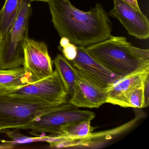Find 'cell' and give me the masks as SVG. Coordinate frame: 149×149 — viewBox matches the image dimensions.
Segmentation results:
<instances>
[{
    "instance_id": "cell-1",
    "label": "cell",
    "mask_w": 149,
    "mask_h": 149,
    "mask_svg": "<svg viewBox=\"0 0 149 149\" xmlns=\"http://www.w3.org/2000/svg\"><path fill=\"white\" fill-rule=\"evenodd\" d=\"M52 21L61 38L85 47L108 39L112 24L101 4L84 12L74 6L69 0H48Z\"/></svg>"
},
{
    "instance_id": "cell-2",
    "label": "cell",
    "mask_w": 149,
    "mask_h": 149,
    "mask_svg": "<svg viewBox=\"0 0 149 149\" xmlns=\"http://www.w3.org/2000/svg\"><path fill=\"white\" fill-rule=\"evenodd\" d=\"M85 48L97 61L121 77L149 68V49L133 46L123 36L111 35Z\"/></svg>"
},
{
    "instance_id": "cell-3",
    "label": "cell",
    "mask_w": 149,
    "mask_h": 149,
    "mask_svg": "<svg viewBox=\"0 0 149 149\" xmlns=\"http://www.w3.org/2000/svg\"><path fill=\"white\" fill-rule=\"evenodd\" d=\"M62 104L34 102L13 96L0 90V130H23L38 117L58 109Z\"/></svg>"
},
{
    "instance_id": "cell-4",
    "label": "cell",
    "mask_w": 149,
    "mask_h": 149,
    "mask_svg": "<svg viewBox=\"0 0 149 149\" xmlns=\"http://www.w3.org/2000/svg\"><path fill=\"white\" fill-rule=\"evenodd\" d=\"M31 0H23L13 26L0 42V69H9L23 64V43L29 37V25L32 14Z\"/></svg>"
},
{
    "instance_id": "cell-5",
    "label": "cell",
    "mask_w": 149,
    "mask_h": 149,
    "mask_svg": "<svg viewBox=\"0 0 149 149\" xmlns=\"http://www.w3.org/2000/svg\"><path fill=\"white\" fill-rule=\"evenodd\" d=\"M0 90L13 96L34 102L61 104L68 101V93L55 70L49 76L22 87Z\"/></svg>"
},
{
    "instance_id": "cell-6",
    "label": "cell",
    "mask_w": 149,
    "mask_h": 149,
    "mask_svg": "<svg viewBox=\"0 0 149 149\" xmlns=\"http://www.w3.org/2000/svg\"><path fill=\"white\" fill-rule=\"evenodd\" d=\"M77 108L68 101L58 109L38 117L23 130H31L40 133L57 134L63 125L81 121H91L95 118V114L93 111Z\"/></svg>"
},
{
    "instance_id": "cell-7",
    "label": "cell",
    "mask_w": 149,
    "mask_h": 149,
    "mask_svg": "<svg viewBox=\"0 0 149 149\" xmlns=\"http://www.w3.org/2000/svg\"><path fill=\"white\" fill-rule=\"evenodd\" d=\"M53 63L47 45L29 37L23 43V69L30 75L33 82L51 75L54 72Z\"/></svg>"
},
{
    "instance_id": "cell-8",
    "label": "cell",
    "mask_w": 149,
    "mask_h": 149,
    "mask_svg": "<svg viewBox=\"0 0 149 149\" xmlns=\"http://www.w3.org/2000/svg\"><path fill=\"white\" fill-rule=\"evenodd\" d=\"M69 61L77 69L81 75L104 88H108L122 78L97 61L88 53L85 47L77 46L76 57Z\"/></svg>"
},
{
    "instance_id": "cell-9",
    "label": "cell",
    "mask_w": 149,
    "mask_h": 149,
    "mask_svg": "<svg viewBox=\"0 0 149 149\" xmlns=\"http://www.w3.org/2000/svg\"><path fill=\"white\" fill-rule=\"evenodd\" d=\"M114 7L110 15L118 20L130 35L139 40L149 37V22L141 12L122 0H113Z\"/></svg>"
},
{
    "instance_id": "cell-10",
    "label": "cell",
    "mask_w": 149,
    "mask_h": 149,
    "mask_svg": "<svg viewBox=\"0 0 149 149\" xmlns=\"http://www.w3.org/2000/svg\"><path fill=\"white\" fill-rule=\"evenodd\" d=\"M107 98L105 88L81 75L77 81L74 92L69 102L77 108L92 109L99 108L106 103Z\"/></svg>"
},
{
    "instance_id": "cell-11",
    "label": "cell",
    "mask_w": 149,
    "mask_h": 149,
    "mask_svg": "<svg viewBox=\"0 0 149 149\" xmlns=\"http://www.w3.org/2000/svg\"><path fill=\"white\" fill-rule=\"evenodd\" d=\"M149 75V68L127 75L105 88L106 103L116 105L117 103L137 85L144 81Z\"/></svg>"
},
{
    "instance_id": "cell-12",
    "label": "cell",
    "mask_w": 149,
    "mask_h": 149,
    "mask_svg": "<svg viewBox=\"0 0 149 149\" xmlns=\"http://www.w3.org/2000/svg\"><path fill=\"white\" fill-rule=\"evenodd\" d=\"M68 95L71 97L74 92L77 79L81 76L78 70L63 55L58 54L53 61Z\"/></svg>"
},
{
    "instance_id": "cell-13",
    "label": "cell",
    "mask_w": 149,
    "mask_h": 149,
    "mask_svg": "<svg viewBox=\"0 0 149 149\" xmlns=\"http://www.w3.org/2000/svg\"><path fill=\"white\" fill-rule=\"evenodd\" d=\"M91 121L72 123L63 125L57 134H52L61 138V146H66L69 142L84 140L92 135L94 128L91 125Z\"/></svg>"
},
{
    "instance_id": "cell-14",
    "label": "cell",
    "mask_w": 149,
    "mask_h": 149,
    "mask_svg": "<svg viewBox=\"0 0 149 149\" xmlns=\"http://www.w3.org/2000/svg\"><path fill=\"white\" fill-rule=\"evenodd\" d=\"M32 82L30 75L23 68L0 69V90L17 88Z\"/></svg>"
},
{
    "instance_id": "cell-15",
    "label": "cell",
    "mask_w": 149,
    "mask_h": 149,
    "mask_svg": "<svg viewBox=\"0 0 149 149\" xmlns=\"http://www.w3.org/2000/svg\"><path fill=\"white\" fill-rule=\"evenodd\" d=\"M23 0H6L0 10V42L13 26Z\"/></svg>"
},
{
    "instance_id": "cell-16",
    "label": "cell",
    "mask_w": 149,
    "mask_h": 149,
    "mask_svg": "<svg viewBox=\"0 0 149 149\" xmlns=\"http://www.w3.org/2000/svg\"><path fill=\"white\" fill-rule=\"evenodd\" d=\"M143 82L144 81L137 85L125 95L117 103L116 105L125 108H143L144 105Z\"/></svg>"
},
{
    "instance_id": "cell-17",
    "label": "cell",
    "mask_w": 149,
    "mask_h": 149,
    "mask_svg": "<svg viewBox=\"0 0 149 149\" xmlns=\"http://www.w3.org/2000/svg\"><path fill=\"white\" fill-rule=\"evenodd\" d=\"M5 133L7 136L12 139L11 141H6L7 143H12L23 144L33 143L36 142H43V136L32 137L27 136L21 134L18 129H15L13 130H0V133Z\"/></svg>"
},
{
    "instance_id": "cell-18",
    "label": "cell",
    "mask_w": 149,
    "mask_h": 149,
    "mask_svg": "<svg viewBox=\"0 0 149 149\" xmlns=\"http://www.w3.org/2000/svg\"><path fill=\"white\" fill-rule=\"evenodd\" d=\"M58 49L62 52L63 56L68 61L74 60L77 54V46L70 42L65 47H58Z\"/></svg>"
},
{
    "instance_id": "cell-19",
    "label": "cell",
    "mask_w": 149,
    "mask_h": 149,
    "mask_svg": "<svg viewBox=\"0 0 149 149\" xmlns=\"http://www.w3.org/2000/svg\"><path fill=\"white\" fill-rule=\"evenodd\" d=\"M149 75L144 81V108L148 107L149 104Z\"/></svg>"
},
{
    "instance_id": "cell-20",
    "label": "cell",
    "mask_w": 149,
    "mask_h": 149,
    "mask_svg": "<svg viewBox=\"0 0 149 149\" xmlns=\"http://www.w3.org/2000/svg\"><path fill=\"white\" fill-rule=\"evenodd\" d=\"M122 1L128 3V4L130 5L131 6L136 10L140 11V9L137 0H122Z\"/></svg>"
},
{
    "instance_id": "cell-21",
    "label": "cell",
    "mask_w": 149,
    "mask_h": 149,
    "mask_svg": "<svg viewBox=\"0 0 149 149\" xmlns=\"http://www.w3.org/2000/svg\"><path fill=\"white\" fill-rule=\"evenodd\" d=\"M70 41L68 38L65 37H63L61 38L60 41V46L61 47H63L68 45L70 43Z\"/></svg>"
},
{
    "instance_id": "cell-22",
    "label": "cell",
    "mask_w": 149,
    "mask_h": 149,
    "mask_svg": "<svg viewBox=\"0 0 149 149\" xmlns=\"http://www.w3.org/2000/svg\"><path fill=\"white\" fill-rule=\"evenodd\" d=\"M13 148L12 144L6 145H0V149H9V148Z\"/></svg>"
},
{
    "instance_id": "cell-23",
    "label": "cell",
    "mask_w": 149,
    "mask_h": 149,
    "mask_svg": "<svg viewBox=\"0 0 149 149\" xmlns=\"http://www.w3.org/2000/svg\"><path fill=\"white\" fill-rule=\"evenodd\" d=\"M31 1H42V2H47L48 0H31Z\"/></svg>"
}]
</instances>
